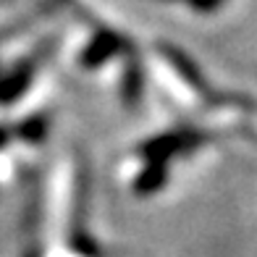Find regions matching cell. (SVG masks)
<instances>
[{
    "mask_svg": "<svg viewBox=\"0 0 257 257\" xmlns=\"http://www.w3.org/2000/svg\"><path fill=\"white\" fill-rule=\"evenodd\" d=\"M118 45H121V40H115L113 34H100V37L87 48V58H84V61H87V63H97V61H102L105 55L115 53V48H118Z\"/></svg>",
    "mask_w": 257,
    "mask_h": 257,
    "instance_id": "6da1fadb",
    "label": "cell"
},
{
    "mask_svg": "<svg viewBox=\"0 0 257 257\" xmlns=\"http://www.w3.org/2000/svg\"><path fill=\"white\" fill-rule=\"evenodd\" d=\"M189 6H194V11H202V14H210V11H215L223 0H186Z\"/></svg>",
    "mask_w": 257,
    "mask_h": 257,
    "instance_id": "7a4b0ae2",
    "label": "cell"
}]
</instances>
